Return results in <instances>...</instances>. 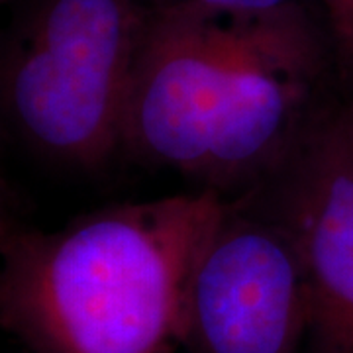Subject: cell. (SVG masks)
<instances>
[{"mask_svg":"<svg viewBox=\"0 0 353 353\" xmlns=\"http://www.w3.org/2000/svg\"><path fill=\"white\" fill-rule=\"evenodd\" d=\"M150 10L189 18L250 20L303 6L299 0H150Z\"/></svg>","mask_w":353,"mask_h":353,"instance_id":"obj_6","label":"cell"},{"mask_svg":"<svg viewBox=\"0 0 353 353\" xmlns=\"http://www.w3.org/2000/svg\"><path fill=\"white\" fill-rule=\"evenodd\" d=\"M150 6L34 0L2 48L4 120L50 163L99 171L124 150L128 99Z\"/></svg>","mask_w":353,"mask_h":353,"instance_id":"obj_3","label":"cell"},{"mask_svg":"<svg viewBox=\"0 0 353 353\" xmlns=\"http://www.w3.org/2000/svg\"><path fill=\"white\" fill-rule=\"evenodd\" d=\"M214 189L122 202L41 230L4 212L0 322L28 353H176Z\"/></svg>","mask_w":353,"mask_h":353,"instance_id":"obj_2","label":"cell"},{"mask_svg":"<svg viewBox=\"0 0 353 353\" xmlns=\"http://www.w3.org/2000/svg\"><path fill=\"white\" fill-rule=\"evenodd\" d=\"M283 220L310 279V353H353V88L340 85L285 165L248 190Z\"/></svg>","mask_w":353,"mask_h":353,"instance_id":"obj_5","label":"cell"},{"mask_svg":"<svg viewBox=\"0 0 353 353\" xmlns=\"http://www.w3.org/2000/svg\"><path fill=\"white\" fill-rule=\"evenodd\" d=\"M312 318L310 279L290 228L252 192L232 199L190 273V353H299Z\"/></svg>","mask_w":353,"mask_h":353,"instance_id":"obj_4","label":"cell"},{"mask_svg":"<svg viewBox=\"0 0 353 353\" xmlns=\"http://www.w3.org/2000/svg\"><path fill=\"white\" fill-rule=\"evenodd\" d=\"M341 85L353 88V0H320Z\"/></svg>","mask_w":353,"mask_h":353,"instance_id":"obj_7","label":"cell"},{"mask_svg":"<svg viewBox=\"0 0 353 353\" xmlns=\"http://www.w3.org/2000/svg\"><path fill=\"white\" fill-rule=\"evenodd\" d=\"M304 6L232 20L150 10L122 155L222 194L277 173L338 87Z\"/></svg>","mask_w":353,"mask_h":353,"instance_id":"obj_1","label":"cell"}]
</instances>
